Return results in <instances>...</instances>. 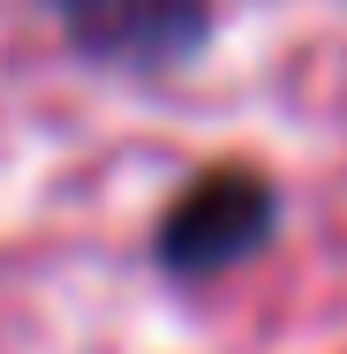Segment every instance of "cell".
Segmentation results:
<instances>
[{"instance_id": "1", "label": "cell", "mask_w": 347, "mask_h": 354, "mask_svg": "<svg viewBox=\"0 0 347 354\" xmlns=\"http://www.w3.org/2000/svg\"><path fill=\"white\" fill-rule=\"evenodd\" d=\"M279 226L272 181H257L249 166H219L204 181H189L174 196V212L159 218V264L174 279H204V272H234L249 249H265Z\"/></svg>"}, {"instance_id": "2", "label": "cell", "mask_w": 347, "mask_h": 354, "mask_svg": "<svg viewBox=\"0 0 347 354\" xmlns=\"http://www.w3.org/2000/svg\"><path fill=\"white\" fill-rule=\"evenodd\" d=\"M53 8L91 61L129 75L189 61L211 30V0H53Z\"/></svg>"}]
</instances>
